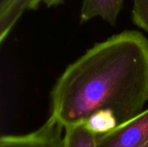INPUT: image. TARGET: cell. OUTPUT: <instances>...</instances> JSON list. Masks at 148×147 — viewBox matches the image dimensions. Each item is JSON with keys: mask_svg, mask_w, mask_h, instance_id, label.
<instances>
[{"mask_svg": "<svg viewBox=\"0 0 148 147\" xmlns=\"http://www.w3.org/2000/svg\"><path fill=\"white\" fill-rule=\"evenodd\" d=\"M148 142V108L112 131L98 135V147H143Z\"/></svg>", "mask_w": 148, "mask_h": 147, "instance_id": "2", "label": "cell"}, {"mask_svg": "<svg viewBox=\"0 0 148 147\" xmlns=\"http://www.w3.org/2000/svg\"><path fill=\"white\" fill-rule=\"evenodd\" d=\"M143 147H148V142L147 143V144H146V145H145V146H144Z\"/></svg>", "mask_w": 148, "mask_h": 147, "instance_id": "10", "label": "cell"}, {"mask_svg": "<svg viewBox=\"0 0 148 147\" xmlns=\"http://www.w3.org/2000/svg\"><path fill=\"white\" fill-rule=\"evenodd\" d=\"M86 123L97 135L105 134L118 126L114 116L108 112L94 114Z\"/></svg>", "mask_w": 148, "mask_h": 147, "instance_id": "7", "label": "cell"}, {"mask_svg": "<svg viewBox=\"0 0 148 147\" xmlns=\"http://www.w3.org/2000/svg\"><path fill=\"white\" fill-rule=\"evenodd\" d=\"M132 22L148 33V0H134Z\"/></svg>", "mask_w": 148, "mask_h": 147, "instance_id": "8", "label": "cell"}, {"mask_svg": "<svg viewBox=\"0 0 148 147\" xmlns=\"http://www.w3.org/2000/svg\"><path fill=\"white\" fill-rule=\"evenodd\" d=\"M123 5L124 0H82L80 23L100 17L111 26H116Z\"/></svg>", "mask_w": 148, "mask_h": 147, "instance_id": "4", "label": "cell"}, {"mask_svg": "<svg viewBox=\"0 0 148 147\" xmlns=\"http://www.w3.org/2000/svg\"><path fill=\"white\" fill-rule=\"evenodd\" d=\"M34 0H0V42L9 36L18 20L29 10Z\"/></svg>", "mask_w": 148, "mask_h": 147, "instance_id": "5", "label": "cell"}, {"mask_svg": "<svg viewBox=\"0 0 148 147\" xmlns=\"http://www.w3.org/2000/svg\"><path fill=\"white\" fill-rule=\"evenodd\" d=\"M50 98V117L63 128L101 112L118 126L131 120L148 101V39L127 29L95 43L68 66Z\"/></svg>", "mask_w": 148, "mask_h": 147, "instance_id": "1", "label": "cell"}, {"mask_svg": "<svg viewBox=\"0 0 148 147\" xmlns=\"http://www.w3.org/2000/svg\"><path fill=\"white\" fill-rule=\"evenodd\" d=\"M64 2V0H34L29 10H38L39 6L41 4L45 5L47 8H52V7H57L60 4H62Z\"/></svg>", "mask_w": 148, "mask_h": 147, "instance_id": "9", "label": "cell"}, {"mask_svg": "<svg viewBox=\"0 0 148 147\" xmlns=\"http://www.w3.org/2000/svg\"><path fill=\"white\" fill-rule=\"evenodd\" d=\"M62 129L56 120L49 118L36 131L22 135H3L0 147H62Z\"/></svg>", "mask_w": 148, "mask_h": 147, "instance_id": "3", "label": "cell"}, {"mask_svg": "<svg viewBox=\"0 0 148 147\" xmlns=\"http://www.w3.org/2000/svg\"><path fill=\"white\" fill-rule=\"evenodd\" d=\"M98 135L87 125L79 123L64 128L62 147H98Z\"/></svg>", "mask_w": 148, "mask_h": 147, "instance_id": "6", "label": "cell"}]
</instances>
